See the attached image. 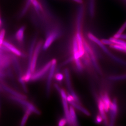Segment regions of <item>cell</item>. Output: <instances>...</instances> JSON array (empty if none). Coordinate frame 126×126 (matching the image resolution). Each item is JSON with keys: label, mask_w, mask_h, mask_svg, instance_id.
Listing matches in <instances>:
<instances>
[{"label": "cell", "mask_w": 126, "mask_h": 126, "mask_svg": "<svg viewBox=\"0 0 126 126\" xmlns=\"http://www.w3.org/2000/svg\"><path fill=\"white\" fill-rule=\"evenodd\" d=\"M32 3L37 11L41 9V6L36 0H32Z\"/></svg>", "instance_id": "cell-27"}, {"label": "cell", "mask_w": 126, "mask_h": 126, "mask_svg": "<svg viewBox=\"0 0 126 126\" xmlns=\"http://www.w3.org/2000/svg\"><path fill=\"white\" fill-rule=\"evenodd\" d=\"M79 52L78 44L76 36L74 37L73 40V54Z\"/></svg>", "instance_id": "cell-24"}, {"label": "cell", "mask_w": 126, "mask_h": 126, "mask_svg": "<svg viewBox=\"0 0 126 126\" xmlns=\"http://www.w3.org/2000/svg\"><path fill=\"white\" fill-rule=\"evenodd\" d=\"M32 112L30 110L28 109H26L25 114L23 116L22 120H21V126H24L26 123V122H27L29 116L30 115Z\"/></svg>", "instance_id": "cell-21"}, {"label": "cell", "mask_w": 126, "mask_h": 126, "mask_svg": "<svg viewBox=\"0 0 126 126\" xmlns=\"http://www.w3.org/2000/svg\"><path fill=\"white\" fill-rule=\"evenodd\" d=\"M64 73V75H65L66 84H67L68 90L69 91V93L73 97L75 101H76L77 103H79V101L78 98L77 94H76L72 88V84H71V81H70L69 72L68 70L67 69H65Z\"/></svg>", "instance_id": "cell-6"}, {"label": "cell", "mask_w": 126, "mask_h": 126, "mask_svg": "<svg viewBox=\"0 0 126 126\" xmlns=\"http://www.w3.org/2000/svg\"><path fill=\"white\" fill-rule=\"evenodd\" d=\"M103 119L102 118L101 116H97L96 117V122L97 123H100L101 122H102V121Z\"/></svg>", "instance_id": "cell-34"}, {"label": "cell", "mask_w": 126, "mask_h": 126, "mask_svg": "<svg viewBox=\"0 0 126 126\" xmlns=\"http://www.w3.org/2000/svg\"><path fill=\"white\" fill-rule=\"evenodd\" d=\"M67 97L62 98L63 100V108L64 111L65 118L67 119L68 124L69 125H71V122H70V110L68 106L67 102Z\"/></svg>", "instance_id": "cell-11"}, {"label": "cell", "mask_w": 126, "mask_h": 126, "mask_svg": "<svg viewBox=\"0 0 126 126\" xmlns=\"http://www.w3.org/2000/svg\"><path fill=\"white\" fill-rule=\"evenodd\" d=\"M70 104L72 105V106L73 107L81 111L85 115H87L88 116H89L90 115V113L87 110H86V109L82 107V106H80L79 104H78L75 103L74 101H73L70 102H69Z\"/></svg>", "instance_id": "cell-17"}, {"label": "cell", "mask_w": 126, "mask_h": 126, "mask_svg": "<svg viewBox=\"0 0 126 126\" xmlns=\"http://www.w3.org/2000/svg\"><path fill=\"white\" fill-rule=\"evenodd\" d=\"M58 36V33L56 32H54L50 34L47 37L45 43L43 45V49L46 50L47 49Z\"/></svg>", "instance_id": "cell-9"}, {"label": "cell", "mask_w": 126, "mask_h": 126, "mask_svg": "<svg viewBox=\"0 0 126 126\" xmlns=\"http://www.w3.org/2000/svg\"><path fill=\"white\" fill-rule=\"evenodd\" d=\"M110 47L114 49L117 50L121 52H125L126 53V48L125 47H122L121 46L118 45L113 44L112 45L110 46Z\"/></svg>", "instance_id": "cell-25"}, {"label": "cell", "mask_w": 126, "mask_h": 126, "mask_svg": "<svg viewBox=\"0 0 126 126\" xmlns=\"http://www.w3.org/2000/svg\"><path fill=\"white\" fill-rule=\"evenodd\" d=\"M1 86L2 88L6 91V92L12 95H13L14 97H16L19 98H21V99H26V97L24 95H23L18 93V92L15 91L13 89H12L11 88L6 86L4 84H1Z\"/></svg>", "instance_id": "cell-12"}, {"label": "cell", "mask_w": 126, "mask_h": 126, "mask_svg": "<svg viewBox=\"0 0 126 126\" xmlns=\"http://www.w3.org/2000/svg\"><path fill=\"white\" fill-rule=\"evenodd\" d=\"M67 122L66 118L61 119L59 122L58 126H65V124Z\"/></svg>", "instance_id": "cell-31"}, {"label": "cell", "mask_w": 126, "mask_h": 126, "mask_svg": "<svg viewBox=\"0 0 126 126\" xmlns=\"http://www.w3.org/2000/svg\"><path fill=\"white\" fill-rule=\"evenodd\" d=\"M54 87L55 88H56V90H58V91L60 92V90H61V88L59 86V85H58L57 84H54Z\"/></svg>", "instance_id": "cell-36"}, {"label": "cell", "mask_w": 126, "mask_h": 126, "mask_svg": "<svg viewBox=\"0 0 126 126\" xmlns=\"http://www.w3.org/2000/svg\"><path fill=\"white\" fill-rule=\"evenodd\" d=\"M102 43H103L104 44L106 45H112L113 44L112 41H111L110 39H103L101 40Z\"/></svg>", "instance_id": "cell-30"}, {"label": "cell", "mask_w": 126, "mask_h": 126, "mask_svg": "<svg viewBox=\"0 0 126 126\" xmlns=\"http://www.w3.org/2000/svg\"><path fill=\"white\" fill-rule=\"evenodd\" d=\"M42 46V42L41 41L39 42L34 50L32 63L31 70L32 73H33L35 70L37 59Z\"/></svg>", "instance_id": "cell-8"}, {"label": "cell", "mask_w": 126, "mask_h": 126, "mask_svg": "<svg viewBox=\"0 0 126 126\" xmlns=\"http://www.w3.org/2000/svg\"><path fill=\"white\" fill-rule=\"evenodd\" d=\"M51 65V61L47 63L40 70L36 72L32 76L31 80L32 81L37 80L43 77L49 70Z\"/></svg>", "instance_id": "cell-7"}, {"label": "cell", "mask_w": 126, "mask_h": 126, "mask_svg": "<svg viewBox=\"0 0 126 126\" xmlns=\"http://www.w3.org/2000/svg\"><path fill=\"white\" fill-rule=\"evenodd\" d=\"M5 33V30L2 29L1 31L0 34V45L2 44L3 41H4Z\"/></svg>", "instance_id": "cell-28"}, {"label": "cell", "mask_w": 126, "mask_h": 126, "mask_svg": "<svg viewBox=\"0 0 126 126\" xmlns=\"http://www.w3.org/2000/svg\"><path fill=\"white\" fill-rule=\"evenodd\" d=\"M72 0L79 3H82L83 2L82 0Z\"/></svg>", "instance_id": "cell-37"}, {"label": "cell", "mask_w": 126, "mask_h": 126, "mask_svg": "<svg viewBox=\"0 0 126 126\" xmlns=\"http://www.w3.org/2000/svg\"><path fill=\"white\" fill-rule=\"evenodd\" d=\"M35 44V40H34L33 42L32 43L31 46L30 47L29 52V60H28V69L26 74L24 77H23L24 80L25 82H29L30 79H31L32 77L31 66L32 63V57L34 52V48Z\"/></svg>", "instance_id": "cell-2"}, {"label": "cell", "mask_w": 126, "mask_h": 126, "mask_svg": "<svg viewBox=\"0 0 126 126\" xmlns=\"http://www.w3.org/2000/svg\"><path fill=\"white\" fill-rule=\"evenodd\" d=\"M102 99L104 104V109L106 112H107L110 109L111 102L110 101L109 96L107 94H105L102 96Z\"/></svg>", "instance_id": "cell-16"}, {"label": "cell", "mask_w": 126, "mask_h": 126, "mask_svg": "<svg viewBox=\"0 0 126 126\" xmlns=\"http://www.w3.org/2000/svg\"><path fill=\"white\" fill-rule=\"evenodd\" d=\"M118 38L122 39H126V34H122L119 35Z\"/></svg>", "instance_id": "cell-35"}, {"label": "cell", "mask_w": 126, "mask_h": 126, "mask_svg": "<svg viewBox=\"0 0 126 126\" xmlns=\"http://www.w3.org/2000/svg\"><path fill=\"white\" fill-rule=\"evenodd\" d=\"M11 98L15 101L16 102L20 104L22 106H24L26 109H28L30 110L32 112H33L38 115L40 114L39 111L35 107V106L30 103L26 101L25 99H21V98L14 97V96L11 97Z\"/></svg>", "instance_id": "cell-3"}, {"label": "cell", "mask_w": 126, "mask_h": 126, "mask_svg": "<svg viewBox=\"0 0 126 126\" xmlns=\"http://www.w3.org/2000/svg\"><path fill=\"white\" fill-rule=\"evenodd\" d=\"M126 29V21L125 22V23L123 24V25L122 26V27L119 29L118 30L117 32L116 33L115 35H114L113 37L116 38H118L119 35H121L123 33L125 30Z\"/></svg>", "instance_id": "cell-23"}, {"label": "cell", "mask_w": 126, "mask_h": 126, "mask_svg": "<svg viewBox=\"0 0 126 126\" xmlns=\"http://www.w3.org/2000/svg\"><path fill=\"white\" fill-rule=\"evenodd\" d=\"M56 60L54 59L51 61V65L50 68L49 72L46 83V91L48 94L50 92V86H51V82L52 78L53 77L55 68H56Z\"/></svg>", "instance_id": "cell-4"}, {"label": "cell", "mask_w": 126, "mask_h": 126, "mask_svg": "<svg viewBox=\"0 0 126 126\" xmlns=\"http://www.w3.org/2000/svg\"><path fill=\"white\" fill-rule=\"evenodd\" d=\"M70 110V116L71 125L73 126H77L78 125V121H77V116L74 107L70 106L69 107Z\"/></svg>", "instance_id": "cell-15"}, {"label": "cell", "mask_w": 126, "mask_h": 126, "mask_svg": "<svg viewBox=\"0 0 126 126\" xmlns=\"http://www.w3.org/2000/svg\"><path fill=\"white\" fill-rule=\"evenodd\" d=\"M1 45L6 46L9 50L14 53L16 55L18 56H20L21 55V52L10 43L4 41Z\"/></svg>", "instance_id": "cell-14"}, {"label": "cell", "mask_w": 126, "mask_h": 126, "mask_svg": "<svg viewBox=\"0 0 126 126\" xmlns=\"http://www.w3.org/2000/svg\"><path fill=\"white\" fill-rule=\"evenodd\" d=\"M31 3L32 1L30 0H28V1H27V3H26L25 6L24 7L23 10L22 11V12H21V16H23L24 15H25L26 12H27V10L29 9L30 5V4H31Z\"/></svg>", "instance_id": "cell-26"}, {"label": "cell", "mask_w": 126, "mask_h": 126, "mask_svg": "<svg viewBox=\"0 0 126 126\" xmlns=\"http://www.w3.org/2000/svg\"><path fill=\"white\" fill-rule=\"evenodd\" d=\"M95 1V0H89V14L91 17H93L94 15Z\"/></svg>", "instance_id": "cell-20"}, {"label": "cell", "mask_w": 126, "mask_h": 126, "mask_svg": "<svg viewBox=\"0 0 126 126\" xmlns=\"http://www.w3.org/2000/svg\"><path fill=\"white\" fill-rule=\"evenodd\" d=\"M25 29L24 26H22L18 30V31L16 33V38L20 42L23 41L24 39Z\"/></svg>", "instance_id": "cell-18"}, {"label": "cell", "mask_w": 126, "mask_h": 126, "mask_svg": "<svg viewBox=\"0 0 126 126\" xmlns=\"http://www.w3.org/2000/svg\"><path fill=\"white\" fill-rule=\"evenodd\" d=\"M75 63H76V66H77L78 69L79 70H81L82 69V64L81 61H80L79 59L75 60Z\"/></svg>", "instance_id": "cell-29"}, {"label": "cell", "mask_w": 126, "mask_h": 126, "mask_svg": "<svg viewBox=\"0 0 126 126\" xmlns=\"http://www.w3.org/2000/svg\"><path fill=\"white\" fill-rule=\"evenodd\" d=\"M64 77L63 74L60 73H58L55 76V78L58 81H61L63 79Z\"/></svg>", "instance_id": "cell-32"}, {"label": "cell", "mask_w": 126, "mask_h": 126, "mask_svg": "<svg viewBox=\"0 0 126 126\" xmlns=\"http://www.w3.org/2000/svg\"><path fill=\"white\" fill-rule=\"evenodd\" d=\"M98 107L101 116L105 124H106L107 122V116L105 113L106 112L104 109V104L102 99H99L98 101Z\"/></svg>", "instance_id": "cell-13"}, {"label": "cell", "mask_w": 126, "mask_h": 126, "mask_svg": "<svg viewBox=\"0 0 126 126\" xmlns=\"http://www.w3.org/2000/svg\"><path fill=\"white\" fill-rule=\"evenodd\" d=\"M110 39L112 41L113 44L121 46L122 47H125L126 48V42L123 40V39L115 38L114 37L110 38Z\"/></svg>", "instance_id": "cell-19"}, {"label": "cell", "mask_w": 126, "mask_h": 126, "mask_svg": "<svg viewBox=\"0 0 126 126\" xmlns=\"http://www.w3.org/2000/svg\"><path fill=\"white\" fill-rule=\"evenodd\" d=\"M67 101L68 102H69L73 101H75L73 97L70 94H69L67 96Z\"/></svg>", "instance_id": "cell-33"}, {"label": "cell", "mask_w": 126, "mask_h": 126, "mask_svg": "<svg viewBox=\"0 0 126 126\" xmlns=\"http://www.w3.org/2000/svg\"><path fill=\"white\" fill-rule=\"evenodd\" d=\"M124 0L125 1H126V0Z\"/></svg>", "instance_id": "cell-38"}, {"label": "cell", "mask_w": 126, "mask_h": 126, "mask_svg": "<svg viewBox=\"0 0 126 126\" xmlns=\"http://www.w3.org/2000/svg\"><path fill=\"white\" fill-rule=\"evenodd\" d=\"M84 8L82 6L79 8L77 17V32L81 33V23L83 16Z\"/></svg>", "instance_id": "cell-10"}, {"label": "cell", "mask_w": 126, "mask_h": 126, "mask_svg": "<svg viewBox=\"0 0 126 126\" xmlns=\"http://www.w3.org/2000/svg\"><path fill=\"white\" fill-rule=\"evenodd\" d=\"M88 37L90 40L96 43L99 47H101V48L103 50L104 52H105L108 55L111 57L113 59L117 62H119V63L126 65V63L125 61H123L121 59L118 57H117L114 55L113 54L109 51L108 49L106 47L105 45L103 43H102L101 41L99 40V39H98L92 34L91 33L89 34L88 35Z\"/></svg>", "instance_id": "cell-1"}, {"label": "cell", "mask_w": 126, "mask_h": 126, "mask_svg": "<svg viewBox=\"0 0 126 126\" xmlns=\"http://www.w3.org/2000/svg\"><path fill=\"white\" fill-rule=\"evenodd\" d=\"M2 59H1V67L2 68V69L8 66L9 64V59L7 56H2Z\"/></svg>", "instance_id": "cell-22"}, {"label": "cell", "mask_w": 126, "mask_h": 126, "mask_svg": "<svg viewBox=\"0 0 126 126\" xmlns=\"http://www.w3.org/2000/svg\"><path fill=\"white\" fill-rule=\"evenodd\" d=\"M110 126H113L115 124L118 112V106L116 99H114L110 105Z\"/></svg>", "instance_id": "cell-5"}]
</instances>
